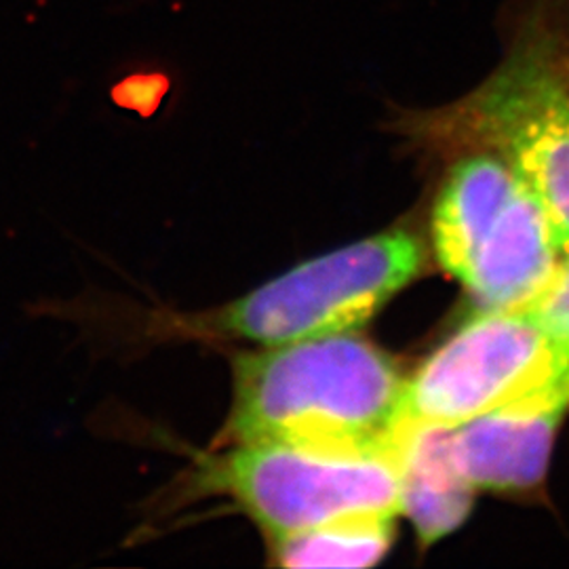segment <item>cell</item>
I'll return each mask as SVG.
<instances>
[{"mask_svg":"<svg viewBox=\"0 0 569 569\" xmlns=\"http://www.w3.org/2000/svg\"><path fill=\"white\" fill-rule=\"evenodd\" d=\"M425 249L407 230L382 232L296 266L243 298L203 312L146 308L119 298H79L58 315L108 350L176 338L281 346L357 331L411 283Z\"/></svg>","mask_w":569,"mask_h":569,"instance_id":"cell-1","label":"cell"},{"mask_svg":"<svg viewBox=\"0 0 569 569\" xmlns=\"http://www.w3.org/2000/svg\"><path fill=\"white\" fill-rule=\"evenodd\" d=\"M232 376V406L213 448L399 449L407 378L387 352L355 331L239 352Z\"/></svg>","mask_w":569,"mask_h":569,"instance_id":"cell-2","label":"cell"},{"mask_svg":"<svg viewBox=\"0 0 569 569\" xmlns=\"http://www.w3.org/2000/svg\"><path fill=\"white\" fill-rule=\"evenodd\" d=\"M432 129L502 157L538 197L568 253L569 82L557 9L536 0L488 81L437 114Z\"/></svg>","mask_w":569,"mask_h":569,"instance_id":"cell-3","label":"cell"},{"mask_svg":"<svg viewBox=\"0 0 569 569\" xmlns=\"http://www.w3.org/2000/svg\"><path fill=\"white\" fill-rule=\"evenodd\" d=\"M432 241L441 266L483 310L531 305L563 258L538 197L489 150L451 167L435 204Z\"/></svg>","mask_w":569,"mask_h":569,"instance_id":"cell-4","label":"cell"},{"mask_svg":"<svg viewBox=\"0 0 569 569\" xmlns=\"http://www.w3.org/2000/svg\"><path fill=\"white\" fill-rule=\"evenodd\" d=\"M197 460L176 498L230 496L264 529L283 536L359 515H399V449L336 453L279 443L226 446Z\"/></svg>","mask_w":569,"mask_h":569,"instance_id":"cell-5","label":"cell"},{"mask_svg":"<svg viewBox=\"0 0 569 569\" xmlns=\"http://www.w3.org/2000/svg\"><path fill=\"white\" fill-rule=\"evenodd\" d=\"M561 382L569 355L528 308L483 310L407 378L399 430L458 427Z\"/></svg>","mask_w":569,"mask_h":569,"instance_id":"cell-6","label":"cell"},{"mask_svg":"<svg viewBox=\"0 0 569 569\" xmlns=\"http://www.w3.org/2000/svg\"><path fill=\"white\" fill-rule=\"evenodd\" d=\"M569 409V382L449 428V458L472 489L521 491L542 483L557 430Z\"/></svg>","mask_w":569,"mask_h":569,"instance_id":"cell-7","label":"cell"},{"mask_svg":"<svg viewBox=\"0 0 569 569\" xmlns=\"http://www.w3.org/2000/svg\"><path fill=\"white\" fill-rule=\"evenodd\" d=\"M397 437L401 512L428 547L465 523L475 489L449 458V428H403Z\"/></svg>","mask_w":569,"mask_h":569,"instance_id":"cell-8","label":"cell"},{"mask_svg":"<svg viewBox=\"0 0 569 569\" xmlns=\"http://www.w3.org/2000/svg\"><path fill=\"white\" fill-rule=\"evenodd\" d=\"M395 538V515H359L272 538L284 568H371Z\"/></svg>","mask_w":569,"mask_h":569,"instance_id":"cell-9","label":"cell"},{"mask_svg":"<svg viewBox=\"0 0 569 569\" xmlns=\"http://www.w3.org/2000/svg\"><path fill=\"white\" fill-rule=\"evenodd\" d=\"M526 308L569 355V251L563 253L542 293Z\"/></svg>","mask_w":569,"mask_h":569,"instance_id":"cell-10","label":"cell"},{"mask_svg":"<svg viewBox=\"0 0 569 569\" xmlns=\"http://www.w3.org/2000/svg\"><path fill=\"white\" fill-rule=\"evenodd\" d=\"M163 81V79H161ZM152 79V77H136V79H127L121 87H117V102L129 108H140L142 102H152L150 98L159 100V91L157 87L163 82Z\"/></svg>","mask_w":569,"mask_h":569,"instance_id":"cell-11","label":"cell"},{"mask_svg":"<svg viewBox=\"0 0 569 569\" xmlns=\"http://www.w3.org/2000/svg\"><path fill=\"white\" fill-rule=\"evenodd\" d=\"M568 82H569V58H568Z\"/></svg>","mask_w":569,"mask_h":569,"instance_id":"cell-12","label":"cell"}]
</instances>
